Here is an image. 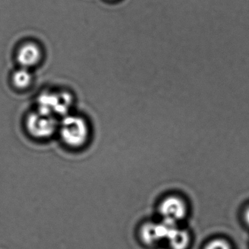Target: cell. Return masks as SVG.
Here are the masks:
<instances>
[{
	"label": "cell",
	"mask_w": 249,
	"mask_h": 249,
	"mask_svg": "<svg viewBox=\"0 0 249 249\" xmlns=\"http://www.w3.org/2000/svg\"><path fill=\"white\" fill-rule=\"evenodd\" d=\"M57 135L64 145L79 149L89 141L91 126L85 117L71 113L59 119Z\"/></svg>",
	"instance_id": "1"
},
{
	"label": "cell",
	"mask_w": 249,
	"mask_h": 249,
	"mask_svg": "<svg viewBox=\"0 0 249 249\" xmlns=\"http://www.w3.org/2000/svg\"><path fill=\"white\" fill-rule=\"evenodd\" d=\"M73 94L63 89L43 90L36 99V110L57 119L72 113Z\"/></svg>",
	"instance_id": "2"
},
{
	"label": "cell",
	"mask_w": 249,
	"mask_h": 249,
	"mask_svg": "<svg viewBox=\"0 0 249 249\" xmlns=\"http://www.w3.org/2000/svg\"><path fill=\"white\" fill-rule=\"evenodd\" d=\"M59 119L35 109L24 120V127L28 135L37 141H47L57 134Z\"/></svg>",
	"instance_id": "3"
},
{
	"label": "cell",
	"mask_w": 249,
	"mask_h": 249,
	"mask_svg": "<svg viewBox=\"0 0 249 249\" xmlns=\"http://www.w3.org/2000/svg\"><path fill=\"white\" fill-rule=\"evenodd\" d=\"M44 57L43 47L35 40H26L16 51L15 58L20 68L31 70L42 63Z\"/></svg>",
	"instance_id": "4"
},
{
	"label": "cell",
	"mask_w": 249,
	"mask_h": 249,
	"mask_svg": "<svg viewBox=\"0 0 249 249\" xmlns=\"http://www.w3.org/2000/svg\"><path fill=\"white\" fill-rule=\"evenodd\" d=\"M159 212L161 220L178 224L187 215L188 207L183 198L171 195L161 201Z\"/></svg>",
	"instance_id": "5"
},
{
	"label": "cell",
	"mask_w": 249,
	"mask_h": 249,
	"mask_svg": "<svg viewBox=\"0 0 249 249\" xmlns=\"http://www.w3.org/2000/svg\"><path fill=\"white\" fill-rule=\"evenodd\" d=\"M174 223L161 220L158 222H147L140 228L141 240L147 245H154L166 240Z\"/></svg>",
	"instance_id": "6"
},
{
	"label": "cell",
	"mask_w": 249,
	"mask_h": 249,
	"mask_svg": "<svg viewBox=\"0 0 249 249\" xmlns=\"http://www.w3.org/2000/svg\"><path fill=\"white\" fill-rule=\"evenodd\" d=\"M166 241L172 249H186L190 244V234L187 230H183L178 227V224H176L170 229Z\"/></svg>",
	"instance_id": "7"
},
{
	"label": "cell",
	"mask_w": 249,
	"mask_h": 249,
	"mask_svg": "<svg viewBox=\"0 0 249 249\" xmlns=\"http://www.w3.org/2000/svg\"><path fill=\"white\" fill-rule=\"evenodd\" d=\"M31 70L20 68L16 69L11 74V82L13 87L18 91H26L33 86L34 76Z\"/></svg>",
	"instance_id": "8"
},
{
	"label": "cell",
	"mask_w": 249,
	"mask_h": 249,
	"mask_svg": "<svg viewBox=\"0 0 249 249\" xmlns=\"http://www.w3.org/2000/svg\"><path fill=\"white\" fill-rule=\"evenodd\" d=\"M205 249H231V247L227 240L218 238L210 241Z\"/></svg>",
	"instance_id": "9"
},
{
	"label": "cell",
	"mask_w": 249,
	"mask_h": 249,
	"mask_svg": "<svg viewBox=\"0 0 249 249\" xmlns=\"http://www.w3.org/2000/svg\"><path fill=\"white\" fill-rule=\"evenodd\" d=\"M244 219L246 224L249 226V206L248 207L247 209L246 210L244 213Z\"/></svg>",
	"instance_id": "10"
}]
</instances>
